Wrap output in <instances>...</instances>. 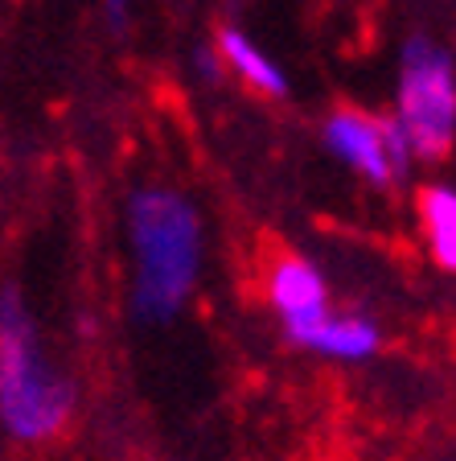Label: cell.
Here are the masks:
<instances>
[{
    "label": "cell",
    "mask_w": 456,
    "mask_h": 461,
    "mask_svg": "<svg viewBox=\"0 0 456 461\" xmlns=\"http://www.w3.org/2000/svg\"><path fill=\"white\" fill-rule=\"evenodd\" d=\"M132 235V301L148 321H169L193 293L201 264L198 211L173 190H140L128 211Z\"/></svg>",
    "instance_id": "obj_1"
},
{
    "label": "cell",
    "mask_w": 456,
    "mask_h": 461,
    "mask_svg": "<svg viewBox=\"0 0 456 461\" xmlns=\"http://www.w3.org/2000/svg\"><path fill=\"white\" fill-rule=\"evenodd\" d=\"M75 412V387L49 363L33 317L17 293L0 297V424L9 437L38 445L67 429Z\"/></svg>",
    "instance_id": "obj_2"
},
{
    "label": "cell",
    "mask_w": 456,
    "mask_h": 461,
    "mask_svg": "<svg viewBox=\"0 0 456 461\" xmlns=\"http://www.w3.org/2000/svg\"><path fill=\"white\" fill-rule=\"evenodd\" d=\"M411 144V157H444L456 132V78L444 50L428 38H411L403 46V78H399V115Z\"/></svg>",
    "instance_id": "obj_3"
},
{
    "label": "cell",
    "mask_w": 456,
    "mask_h": 461,
    "mask_svg": "<svg viewBox=\"0 0 456 461\" xmlns=\"http://www.w3.org/2000/svg\"><path fill=\"white\" fill-rule=\"evenodd\" d=\"M267 297H272V305H276L288 338L300 342V346L308 342V338L317 334V326L329 317V288H325L321 272L300 256H288L272 268Z\"/></svg>",
    "instance_id": "obj_4"
},
{
    "label": "cell",
    "mask_w": 456,
    "mask_h": 461,
    "mask_svg": "<svg viewBox=\"0 0 456 461\" xmlns=\"http://www.w3.org/2000/svg\"><path fill=\"white\" fill-rule=\"evenodd\" d=\"M325 140L345 165L371 177L374 185L395 182V169L387 161V136H382V120H371V115L353 112V107H342V112L329 115L325 124Z\"/></svg>",
    "instance_id": "obj_5"
},
{
    "label": "cell",
    "mask_w": 456,
    "mask_h": 461,
    "mask_svg": "<svg viewBox=\"0 0 456 461\" xmlns=\"http://www.w3.org/2000/svg\"><path fill=\"white\" fill-rule=\"evenodd\" d=\"M308 350L325 358H342V363H362L379 350V326L366 321V317H350V313H337V317H325L317 334L308 338Z\"/></svg>",
    "instance_id": "obj_6"
},
{
    "label": "cell",
    "mask_w": 456,
    "mask_h": 461,
    "mask_svg": "<svg viewBox=\"0 0 456 461\" xmlns=\"http://www.w3.org/2000/svg\"><path fill=\"white\" fill-rule=\"evenodd\" d=\"M219 46H222V54H227V67H235L238 78H243L247 86H255V91H264V95H284L288 91L284 70H280L276 62H272V58L243 33V29H235V25L222 29Z\"/></svg>",
    "instance_id": "obj_7"
},
{
    "label": "cell",
    "mask_w": 456,
    "mask_h": 461,
    "mask_svg": "<svg viewBox=\"0 0 456 461\" xmlns=\"http://www.w3.org/2000/svg\"><path fill=\"white\" fill-rule=\"evenodd\" d=\"M419 214L428 230V248L440 268H456V194L448 185H428L419 194Z\"/></svg>",
    "instance_id": "obj_8"
},
{
    "label": "cell",
    "mask_w": 456,
    "mask_h": 461,
    "mask_svg": "<svg viewBox=\"0 0 456 461\" xmlns=\"http://www.w3.org/2000/svg\"><path fill=\"white\" fill-rule=\"evenodd\" d=\"M103 5H107V17H112V25L124 29V21H128V0H103Z\"/></svg>",
    "instance_id": "obj_9"
}]
</instances>
